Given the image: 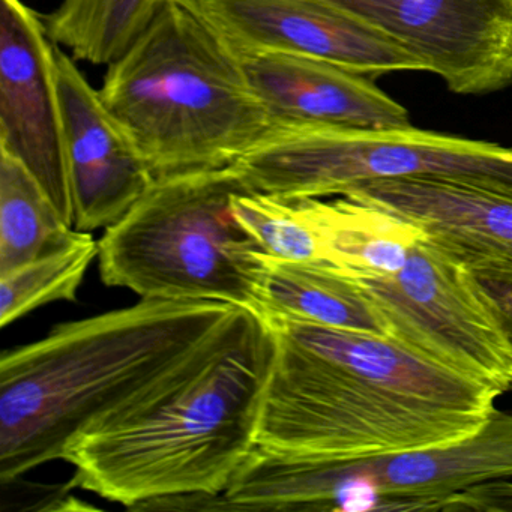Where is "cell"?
Masks as SVG:
<instances>
[{"mask_svg":"<svg viewBox=\"0 0 512 512\" xmlns=\"http://www.w3.org/2000/svg\"><path fill=\"white\" fill-rule=\"evenodd\" d=\"M275 359L257 446L298 461H353L448 445L493 415L499 392L389 338L259 314Z\"/></svg>","mask_w":512,"mask_h":512,"instance_id":"1","label":"cell"},{"mask_svg":"<svg viewBox=\"0 0 512 512\" xmlns=\"http://www.w3.org/2000/svg\"><path fill=\"white\" fill-rule=\"evenodd\" d=\"M275 341L253 311L200 344L127 404L70 440L71 488L139 509L218 496L257 445Z\"/></svg>","mask_w":512,"mask_h":512,"instance_id":"2","label":"cell"},{"mask_svg":"<svg viewBox=\"0 0 512 512\" xmlns=\"http://www.w3.org/2000/svg\"><path fill=\"white\" fill-rule=\"evenodd\" d=\"M247 308L142 299L55 326L0 359V482L62 460L77 434L112 415Z\"/></svg>","mask_w":512,"mask_h":512,"instance_id":"3","label":"cell"},{"mask_svg":"<svg viewBox=\"0 0 512 512\" xmlns=\"http://www.w3.org/2000/svg\"><path fill=\"white\" fill-rule=\"evenodd\" d=\"M100 95L154 179L233 166L272 127L200 0H169L107 67Z\"/></svg>","mask_w":512,"mask_h":512,"instance_id":"4","label":"cell"},{"mask_svg":"<svg viewBox=\"0 0 512 512\" xmlns=\"http://www.w3.org/2000/svg\"><path fill=\"white\" fill-rule=\"evenodd\" d=\"M235 166L155 179L100 245L101 280L142 299L220 301L256 313L265 262L233 214Z\"/></svg>","mask_w":512,"mask_h":512,"instance_id":"5","label":"cell"},{"mask_svg":"<svg viewBox=\"0 0 512 512\" xmlns=\"http://www.w3.org/2000/svg\"><path fill=\"white\" fill-rule=\"evenodd\" d=\"M233 166L251 190L284 199L344 196L365 182L404 178L439 179L512 199V148L412 124H272Z\"/></svg>","mask_w":512,"mask_h":512,"instance_id":"6","label":"cell"},{"mask_svg":"<svg viewBox=\"0 0 512 512\" xmlns=\"http://www.w3.org/2000/svg\"><path fill=\"white\" fill-rule=\"evenodd\" d=\"M353 278L389 340L500 395L511 391L512 344L484 284L463 263L421 235L397 274Z\"/></svg>","mask_w":512,"mask_h":512,"instance_id":"7","label":"cell"},{"mask_svg":"<svg viewBox=\"0 0 512 512\" xmlns=\"http://www.w3.org/2000/svg\"><path fill=\"white\" fill-rule=\"evenodd\" d=\"M418 56L457 95L512 86V0H322Z\"/></svg>","mask_w":512,"mask_h":512,"instance_id":"8","label":"cell"},{"mask_svg":"<svg viewBox=\"0 0 512 512\" xmlns=\"http://www.w3.org/2000/svg\"><path fill=\"white\" fill-rule=\"evenodd\" d=\"M56 43L23 0H0V151L16 157L74 223Z\"/></svg>","mask_w":512,"mask_h":512,"instance_id":"9","label":"cell"},{"mask_svg":"<svg viewBox=\"0 0 512 512\" xmlns=\"http://www.w3.org/2000/svg\"><path fill=\"white\" fill-rule=\"evenodd\" d=\"M238 53H289L365 76L427 73L388 35L322 0H200Z\"/></svg>","mask_w":512,"mask_h":512,"instance_id":"10","label":"cell"},{"mask_svg":"<svg viewBox=\"0 0 512 512\" xmlns=\"http://www.w3.org/2000/svg\"><path fill=\"white\" fill-rule=\"evenodd\" d=\"M55 55L73 227L91 233L118 223L155 179L76 59L58 44Z\"/></svg>","mask_w":512,"mask_h":512,"instance_id":"11","label":"cell"},{"mask_svg":"<svg viewBox=\"0 0 512 512\" xmlns=\"http://www.w3.org/2000/svg\"><path fill=\"white\" fill-rule=\"evenodd\" d=\"M343 197L415 227L479 280L512 286L511 197L425 178L365 182Z\"/></svg>","mask_w":512,"mask_h":512,"instance_id":"12","label":"cell"},{"mask_svg":"<svg viewBox=\"0 0 512 512\" xmlns=\"http://www.w3.org/2000/svg\"><path fill=\"white\" fill-rule=\"evenodd\" d=\"M245 73L272 124L398 128L406 107L373 77L322 59L289 53H239Z\"/></svg>","mask_w":512,"mask_h":512,"instance_id":"13","label":"cell"},{"mask_svg":"<svg viewBox=\"0 0 512 512\" xmlns=\"http://www.w3.org/2000/svg\"><path fill=\"white\" fill-rule=\"evenodd\" d=\"M256 314H280L388 338L355 278L329 262H289L263 254Z\"/></svg>","mask_w":512,"mask_h":512,"instance_id":"14","label":"cell"},{"mask_svg":"<svg viewBox=\"0 0 512 512\" xmlns=\"http://www.w3.org/2000/svg\"><path fill=\"white\" fill-rule=\"evenodd\" d=\"M292 200L319 235L326 262L353 277L397 274L422 235L410 224L347 197Z\"/></svg>","mask_w":512,"mask_h":512,"instance_id":"15","label":"cell"},{"mask_svg":"<svg viewBox=\"0 0 512 512\" xmlns=\"http://www.w3.org/2000/svg\"><path fill=\"white\" fill-rule=\"evenodd\" d=\"M76 233L32 173L0 151V277L68 244Z\"/></svg>","mask_w":512,"mask_h":512,"instance_id":"16","label":"cell"},{"mask_svg":"<svg viewBox=\"0 0 512 512\" xmlns=\"http://www.w3.org/2000/svg\"><path fill=\"white\" fill-rule=\"evenodd\" d=\"M169 0H62L44 17L50 38L76 61L109 67Z\"/></svg>","mask_w":512,"mask_h":512,"instance_id":"17","label":"cell"},{"mask_svg":"<svg viewBox=\"0 0 512 512\" xmlns=\"http://www.w3.org/2000/svg\"><path fill=\"white\" fill-rule=\"evenodd\" d=\"M98 254V241L92 238L91 233L77 230L68 244L0 277L2 328L43 305L74 301L86 272Z\"/></svg>","mask_w":512,"mask_h":512,"instance_id":"18","label":"cell"},{"mask_svg":"<svg viewBox=\"0 0 512 512\" xmlns=\"http://www.w3.org/2000/svg\"><path fill=\"white\" fill-rule=\"evenodd\" d=\"M233 214L269 256L289 262H326L322 241L292 199L248 191L233 197Z\"/></svg>","mask_w":512,"mask_h":512,"instance_id":"19","label":"cell"},{"mask_svg":"<svg viewBox=\"0 0 512 512\" xmlns=\"http://www.w3.org/2000/svg\"><path fill=\"white\" fill-rule=\"evenodd\" d=\"M442 511L511 512L512 482L497 479L476 485L448 500Z\"/></svg>","mask_w":512,"mask_h":512,"instance_id":"20","label":"cell"},{"mask_svg":"<svg viewBox=\"0 0 512 512\" xmlns=\"http://www.w3.org/2000/svg\"><path fill=\"white\" fill-rule=\"evenodd\" d=\"M482 284L490 295L491 301L496 307L497 316H499L506 335H508L509 343L512 344V286L493 283V281H482Z\"/></svg>","mask_w":512,"mask_h":512,"instance_id":"21","label":"cell"}]
</instances>
